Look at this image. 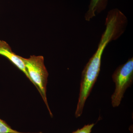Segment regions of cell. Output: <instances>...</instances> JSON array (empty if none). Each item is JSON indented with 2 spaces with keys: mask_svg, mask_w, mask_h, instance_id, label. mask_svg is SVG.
Listing matches in <instances>:
<instances>
[{
  "mask_svg": "<svg viewBox=\"0 0 133 133\" xmlns=\"http://www.w3.org/2000/svg\"><path fill=\"white\" fill-rule=\"evenodd\" d=\"M31 81L38 89L47 106L51 115L46 98V85L49 73L44 64V59L42 56H32L28 58L22 57Z\"/></svg>",
  "mask_w": 133,
  "mask_h": 133,
  "instance_id": "obj_2",
  "label": "cell"
},
{
  "mask_svg": "<svg viewBox=\"0 0 133 133\" xmlns=\"http://www.w3.org/2000/svg\"><path fill=\"white\" fill-rule=\"evenodd\" d=\"M0 55L9 59L18 69L23 72L26 77L31 81L21 57L16 55L12 52L10 46L4 41H0Z\"/></svg>",
  "mask_w": 133,
  "mask_h": 133,
  "instance_id": "obj_4",
  "label": "cell"
},
{
  "mask_svg": "<svg viewBox=\"0 0 133 133\" xmlns=\"http://www.w3.org/2000/svg\"><path fill=\"white\" fill-rule=\"evenodd\" d=\"M106 28L101 38L97 49L89 60L83 70L81 76L80 91L75 116L82 114L86 101L90 95L100 71L101 58L105 48L108 44L121 36L119 28L111 22L107 23Z\"/></svg>",
  "mask_w": 133,
  "mask_h": 133,
  "instance_id": "obj_1",
  "label": "cell"
},
{
  "mask_svg": "<svg viewBox=\"0 0 133 133\" xmlns=\"http://www.w3.org/2000/svg\"><path fill=\"white\" fill-rule=\"evenodd\" d=\"M112 78L115 84V89L111 98L112 106L115 107L120 104L124 93L132 83L133 58L116 69L113 74Z\"/></svg>",
  "mask_w": 133,
  "mask_h": 133,
  "instance_id": "obj_3",
  "label": "cell"
},
{
  "mask_svg": "<svg viewBox=\"0 0 133 133\" xmlns=\"http://www.w3.org/2000/svg\"><path fill=\"white\" fill-rule=\"evenodd\" d=\"M95 124H92L85 125L80 129H78L72 133H91L92 129L93 127Z\"/></svg>",
  "mask_w": 133,
  "mask_h": 133,
  "instance_id": "obj_7",
  "label": "cell"
},
{
  "mask_svg": "<svg viewBox=\"0 0 133 133\" xmlns=\"http://www.w3.org/2000/svg\"><path fill=\"white\" fill-rule=\"evenodd\" d=\"M108 0H91L89 8L85 15L86 20L90 21L96 13H100L106 8Z\"/></svg>",
  "mask_w": 133,
  "mask_h": 133,
  "instance_id": "obj_5",
  "label": "cell"
},
{
  "mask_svg": "<svg viewBox=\"0 0 133 133\" xmlns=\"http://www.w3.org/2000/svg\"><path fill=\"white\" fill-rule=\"evenodd\" d=\"M0 133H22L14 130L5 121L0 119Z\"/></svg>",
  "mask_w": 133,
  "mask_h": 133,
  "instance_id": "obj_6",
  "label": "cell"
}]
</instances>
